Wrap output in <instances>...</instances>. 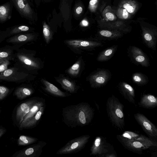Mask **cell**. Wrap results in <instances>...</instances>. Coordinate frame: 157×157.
<instances>
[{
	"instance_id": "cell-41",
	"label": "cell",
	"mask_w": 157,
	"mask_h": 157,
	"mask_svg": "<svg viewBox=\"0 0 157 157\" xmlns=\"http://www.w3.org/2000/svg\"><path fill=\"white\" fill-rule=\"evenodd\" d=\"M5 132V130L2 128H0V137Z\"/></svg>"
},
{
	"instance_id": "cell-9",
	"label": "cell",
	"mask_w": 157,
	"mask_h": 157,
	"mask_svg": "<svg viewBox=\"0 0 157 157\" xmlns=\"http://www.w3.org/2000/svg\"><path fill=\"white\" fill-rule=\"evenodd\" d=\"M37 101L35 99L29 100L23 103L18 107L16 110V118L20 124L22 121L24 117Z\"/></svg>"
},
{
	"instance_id": "cell-8",
	"label": "cell",
	"mask_w": 157,
	"mask_h": 157,
	"mask_svg": "<svg viewBox=\"0 0 157 157\" xmlns=\"http://www.w3.org/2000/svg\"><path fill=\"white\" fill-rule=\"evenodd\" d=\"M46 144V142L40 141L37 144L25 149L18 157H38L42 152V148Z\"/></svg>"
},
{
	"instance_id": "cell-16",
	"label": "cell",
	"mask_w": 157,
	"mask_h": 157,
	"mask_svg": "<svg viewBox=\"0 0 157 157\" xmlns=\"http://www.w3.org/2000/svg\"><path fill=\"white\" fill-rule=\"evenodd\" d=\"M16 6L24 15L28 16L32 13V10L26 0H13Z\"/></svg>"
},
{
	"instance_id": "cell-20",
	"label": "cell",
	"mask_w": 157,
	"mask_h": 157,
	"mask_svg": "<svg viewBox=\"0 0 157 157\" xmlns=\"http://www.w3.org/2000/svg\"><path fill=\"white\" fill-rule=\"evenodd\" d=\"M37 140L35 138L22 135L19 137L18 143L19 145H27L36 142Z\"/></svg>"
},
{
	"instance_id": "cell-14",
	"label": "cell",
	"mask_w": 157,
	"mask_h": 157,
	"mask_svg": "<svg viewBox=\"0 0 157 157\" xmlns=\"http://www.w3.org/2000/svg\"><path fill=\"white\" fill-rule=\"evenodd\" d=\"M44 110V106H42L35 115L27 120L24 123L20 124V128H28L35 126L40 119Z\"/></svg>"
},
{
	"instance_id": "cell-2",
	"label": "cell",
	"mask_w": 157,
	"mask_h": 157,
	"mask_svg": "<svg viewBox=\"0 0 157 157\" xmlns=\"http://www.w3.org/2000/svg\"><path fill=\"white\" fill-rule=\"evenodd\" d=\"M124 108L123 104L114 96L107 100L106 109L109 120L113 126L121 130L125 125Z\"/></svg>"
},
{
	"instance_id": "cell-15",
	"label": "cell",
	"mask_w": 157,
	"mask_h": 157,
	"mask_svg": "<svg viewBox=\"0 0 157 157\" xmlns=\"http://www.w3.org/2000/svg\"><path fill=\"white\" fill-rule=\"evenodd\" d=\"M41 81L45 86V90L51 94L61 97H66L70 95L62 91L53 84L47 80L42 79Z\"/></svg>"
},
{
	"instance_id": "cell-27",
	"label": "cell",
	"mask_w": 157,
	"mask_h": 157,
	"mask_svg": "<svg viewBox=\"0 0 157 157\" xmlns=\"http://www.w3.org/2000/svg\"><path fill=\"white\" fill-rule=\"evenodd\" d=\"M29 29V27L25 25H21L14 28L11 32V33H16L22 32L26 31Z\"/></svg>"
},
{
	"instance_id": "cell-29",
	"label": "cell",
	"mask_w": 157,
	"mask_h": 157,
	"mask_svg": "<svg viewBox=\"0 0 157 157\" xmlns=\"http://www.w3.org/2000/svg\"><path fill=\"white\" fill-rule=\"evenodd\" d=\"M9 90L6 87L0 86V100L5 98L9 92Z\"/></svg>"
},
{
	"instance_id": "cell-18",
	"label": "cell",
	"mask_w": 157,
	"mask_h": 157,
	"mask_svg": "<svg viewBox=\"0 0 157 157\" xmlns=\"http://www.w3.org/2000/svg\"><path fill=\"white\" fill-rule=\"evenodd\" d=\"M43 105L44 103L42 101H37L32 106L29 112L24 117L21 124L24 123L27 120L35 115L40 108Z\"/></svg>"
},
{
	"instance_id": "cell-31",
	"label": "cell",
	"mask_w": 157,
	"mask_h": 157,
	"mask_svg": "<svg viewBox=\"0 0 157 157\" xmlns=\"http://www.w3.org/2000/svg\"><path fill=\"white\" fill-rule=\"evenodd\" d=\"M29 36L28 35H21L17 36L15 38L17 41L20 42L25 41L29 39Z\"/></svg>"
},
{
	"instance_id": "cell-19",
	"label": "cell",
	"mask_w": 157,
	"mask_h": 157,
	"mask_svg": "<svg viewBox=\"0 0 157 157\" xmlns=\"http://www.w3.org/2000/svg\"><path fill=\"white\" fill-rule=\"evenodd\" d=\"M33 91L31 89L25 87H20L17 89L14 92L17 98L22 99L31 95Z\"/></svg>"
},
{
	"instance_id": "cell-10",
	"label": "cell",
	"mask_w": 157,
	"mask_h": 157,
	"mask_svg": "<svg viewBox=\"0 0 157 157\" xmlns=\"http://www.w3.org/2000/svg\"><path fill=\"white\" fill-rule=\"evenodd\" d=\"M119 90L124 98L131 103H135V90L130 85L125 82L119 86Z\"/></svg>"
},
{
	"instance_id": "cell-6",
	"label": "cell",
	"mask_w": 157,
	"mask_h": 157,
	"mask_svg": "<svg viewBox=\"0 0 157 157\" xmlns=\"http://www.w3.org/2000/svg\"><path fill=\"white\" fill-rule=\"evenodd\" d=\"M117 138L125 148L139 154L142 153L143 151L152 147L151 145L147 143L124 139L119 135L117 136Z\"/></svg>"
},
{
	"instance_id": "cell-40",
	"label": "cell",
	"mask_w": 157,
	"mask_h": 157,
	"mask_svg": "<svg viewBox=\"0 0 157 157\" xmlns=\"http://www.w3.org/2000/svg\"><path fill=\"white\" fill-rule=\"evenodd\" d=\"M81 24L82 26H87L88 24V22L85 20H83L82 21Z\"/></svg>"
},
{
	"instance_id": "cell-21",
	"label": "cell",
	"mask_w": 157,
	"mask_h": 157,
	"mask_svg": "<svg viewBox=\"0 0 157 157\" xmlns=\"http://www.w3.org/2000/svg\"><path fill=\"white\" fill-rule=\"evenodd\" d=\"M10 8L6 5L0 6V21L2 22L6 20L8 18L10 13Z\"/></svg>"
},
{
	"instance_id": "cell-35",
	"label": "cell",
	"mask_w": 157,
	"mask_h": 157,
	"mask_svg": "<svg viewBox=\"0 0 157 157\" xmlns=\"http://www.w3.org/2000/svg\"><path fill=\"white\" fill-rule=\"evenodd\" d=\"M13 71L10 69H6L3 72V75L4 76L7 77L11 75L13 73Z\"/></svg>"
},
{
	"instance_id": "cell-28",
	"label": "cell",
	"mask_w": 157,
	"mask_h": 157,
	"mask_svg": "<svg viewBox=\"0 0 157 157\" xmlns=\"http://www.w3.org/2000/svg\"><path fill=\"white\" fill-rule=\"evenodd\" d=\"M133 80L136 83L139 84H143L144 83V79L142 75L140 74H137L133 76Z\"/></svg>"
},
{
	"instance_id": "cell-37",
	"label": "cell",
	"mask_w": 157,
	"mask_h": 157,
	"mask_svg": "<svg viewBox=\"0 0 157 157\" xmlns=\"http://www.w3.org/2000/svg\"><path fill=\"white\" fill-rule=\"evenodd\" d=\"M122 16L124 18L127 19L128 16V13L125 9H123Z\"/></svg>"
},
{
	"instance_id": "cell-17",
	"label": "cell",
	"mask_w": 157,
	"mask_h": 157,
	"mask_svg": "<svg viewBox=\"0 0 157 157\" xmlns=\"http://www.w3.org/2000/svg\"><path fill=\"white\" fill-rule=\"evenodd\" d=\"M58 81L64 90L71 93L76 92V87L75 83L67 78H62Z\"/></svg>"
},
{
	"instance_id": "cell-25",
	"label": "cell",
	"mask_w": 157,
	"mask_h": 157,
	"mask_svg": "<svg viewBox=\"0 0 157 157\" xmlns=\"http://www.w3.org/2000/svg\"><path fill=\"white\" fill-rule=\"evenodd\" d=\"M43 33L46 42L48 44L51 38V34L50 28L45 22L43 25Z\"/></svg>"
},
{
	"instance_id": "cell-11",
	"label": "cell",
	"mask_w": 157,
	"mask_h": 157,
	"mask_svg": "<svg viewBox=\"0 0 157 157\" xmlns=\"http://www.w3.org/2000/svg\"><path fill=\"white\" fill-rule=\"evenodd\" d=\"M138 104L140 106L144 108H154L157 106V98L151 94H144L142 96Z\"/></svg>"
},
{
	"instance_id": "cell-7",
	"label": "cell",
	"mask_w": 157,
	"mask_h": 157,
	"mask_svg": "<svg viewBox=\"0 0 157 157\" xmlns=\"http://www.w3.org/2000/svg\"><path fill=\"white\" fill-rule=\"evenodd\" d=\"M122 138L128 140L138 141L147 143L152 147L157 146V143L151 139L141 134L130 131H126L120 135Z\"/></svg>"
},
{
	"instance_id": "cell-24",
	"label": "cell",
	"mask_w": 157,
	"mask_h": 157,
	"mask_svg": "<svg viewBox=\"0 0 157 157\" xmlns=\"http://www.w3.org/2000/svg\"><path fill=\"white\" fill-rule=\"evenodd\" d=\"M18 57L21 61L27 65L35 67H38L37 63L29 57L23 55H20Z\"/></svg>"
},
{
	"instance_id": "cell-33",
	"label": "cell",
	"mask_w": 157,
	"mask_h": 157,
	"mask_svg": "<svg viewBox=\"0 0 157 157\" xmlns=\"http://www.w3.org/2000/svg\"><path fill=\"white\" fill-rule=\"evenodd\" d=\"M9 56V54L6 52H0V62L7 59Z\"/></svg>"
},
{
	"instance_id": "cell-1",
	"label": "cell",
	"mask_w": 157,
	"mask_h": 157,
	"mask_svg": "<svg viewBox=\"0 0 157 157\" xmlns=\"http://www.w3.org/2000/svg\"><path fill=\"white\" fill-rule=\"evenodd\" d=\"M94 114V110L86 102L67 106L63 109L62 121L71 128L89 124Z\"/></svg>"
},
{
	"instance_id": "cell-23",
	"label": "cell",
	"mask_w": 157,
	"mask_h": 157,
	"mask_svg": "<svg viewBox=\"0 0 157 157\" xmlns=\"http://www.w3.org/2000/svg\"><path fill=\"white\" fill-rule=\"evenodd\" d=\"M80 68V62L77 61L74 64L68 71V73L73 76H76L79 73Z\"/></svg>"
},
{
	"instance_id": "cell-32",
	"label": "cell",
	"mask_w": 157,
	"mask_h": 157,
	"mask_svg": "<svg viewBox=\"0 0 157 157\" xmlns=\"http://www.w3.org/2000/svg\"><path fill=\"white\" fill-rule=\"evenodd\" d=\"M100 33L101 36L107 37H111L113 35L112 33L108 30H102L100 32Z\"/></svg>"
},
{
	"instance_id": "cell-4",
	"label": "cell",
	"mask_w": 157,
	"mask_h": 157,
	"mask_svg": "<svg viewBox=\"0 0 157 157\" xmlns=\"http://www.w3.org/2000/svg\"><path fill=\"white\" fill-rule=\"evenodd\" d=\"M113 147L103 137L98 136L95 138L91 147L90 155L104 157L105 155L113 152Z\"/></svg>"
},
{
	"instance_id": "cell-34",
	"label": "cell",
	"mask_w": 157,
	"mask_h": 157,
	"mask_svg": "<svg viewBox=\"0 0 157 157\" xmlns=\"http://www.w3.org/2000/svg\"><path fill=\"white\" fill-rule=\"evenodd\" d=\"M123 7L130 13H132L134 10L133 7L128 3H126L124 4Z\"/></svg>"
},
{
	"instance_id": "cell-12",
	"label": "cell",
	"mask_w": 157,
	"mask_h": 157,
	"mask_svg": "<svg viewBox=\"0 0 157 157\" xmlns=\"http://www.w3.org/2000/svg\"><path fill=\"white\" fill-rule=\"evenodd\" d=\"M108 78L106 72L103 71H99L92 75L90 78V82L92 87H100L104 85Z\"/></svg>"
},
{
	"instance_id": "cell-3",
	"label": "cell",
	"mask_w": 157,
	"mask_h": 157,
	"mask_svg": "<svg viewBox=\"0 0 157 157\" xmlns=\"http://www.w3.org/2000/svg\"><path fill=\"white\" fill-rule=\"evenodd\" d=\"M90 138V135H86L72 139L59 149L56 154L63 155L78 152L85 147Z\"/></svg>"
},
{
	"instance_id": "cell-13",
	"label": "cell",
	"mask_w": 157,
	"mask_h": 157,
	"mask_svg": "<svg viewBox=\"0 0 157 157\" xmlns=\"http://www.w3.org/2000/svg\"><path fill=\"white\" fill-rule=\"evenodd\" d=\"M65 42L68 45L75 48L93 47L99 44L97 42L80 40H67L65 41Z\"/></svg>"
},
{
	"instance_id": "cell-22",
	"label": "cell",
	"mask_w": 157,
	"mask_h": 157,
	"mask_svg": "<svg viewBox=\"0 0 157 157\" xmlns=\"http://www.w3.org/2000/svg\"><path fill=\"white\" fill-rule=\"evenodd\" d=\"M115 50V48H111L107 49L102 52L98 58L100 61L106 60L109 59L113 55Z\"/></svg>"
},
{
	"instance_id": "cell-26",
	"label": "cell",
	"mask_w": 157,
	"mask_h": 157,
	"mask_svg": "<svg viewBox=\"0 0 157 157\" xmlns=\"http://www.w3.org/2000/svg\"><path fill=\"white\" fill-rule=\"evenodd\" d=\"M140 51L137 48L134 50V54L136 55L134 57L135 60L137 62L143 64L145 65L146 61L145 57L140 51Z\"/></svg>"
},
{
	"instance_id": "cell-30",
	"label": "cell",
	"mask_w": 157,
	"mask_h": 157,
	"mask_svg": "<svg viewBox=\"0 0 157 157\" xmlns=\"http://www.w3.org/2000/svg\"><path fill=\"white\" fill-rule=\"evenodd\" d=\"M9 63L7 59L0 62V73L7 69Z\"/></svg>"
},
{
	"instance_id": "cell-36",
	"label": "cell",
	"mask_w": 157,
	"mask_h": 157,
	"mask_svg": "<svg viewBox=\"0 0 157 157\" xmlns=\"http://www.w3.org/2000/svg\"><path fill=\"white\" fill-rule=\"evenodd\" d=\"M105 16L110 21H113L114 19V15L110 13H107L105 14Z\"/></svg>"
},
{
	"instance_id": "cell-39",
	"label": "cell",
	"mask_w": 157,
	"mask_h": 157,
	"mask_svg": "<svg viewBox=\"0 0 157 157\" xmlns=\"http://www.w3.org/2000/svg\"><path fill=\"white\" fill-rule=\"evenodd\" d=\"M82 8L81 6H78L76 9V13L78 14H80L82 12Z\"/></svg>"
},
{
	"instance_id": "cell-5",
	"label": "cell",
	"mask_w": 157,
	"mask_h": 157,
	"mask_svg": "<svg viewBox=\"0 0 157 157\" xmlns=\"http://www.w3.org/2000/svg\"><path fill=\"white\" fill-rule=\"evenodd\" d=\"M134 117L147 135L152 137H157V128L144 115L140 113H137L134 114Z\"/></svg>"
},
{
	"instance_id": "cell-38",
	"label": "cell",
	"mask_w": 157,
	"mask_h": 157,
	"mask_svg": "<svg viewBox=\"0 0 157 157\" xmlns=\"http://www.w3.org/2000/svg\"><path fill=\"white\" fill-rule=\"evenodd\" d=\"M97 2V0H90L89 2V5L90 9Z\"/></svg>"
}]
</instances>
